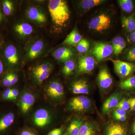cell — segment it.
I'll use <instances>...</instances> for the list:
<instances>
[{
    "label": "cell",
    "instance_id": "8992f818",
    "mask_svg": "<svg viewBox=\"0 0 135 135\" xmlns=\"http://www.w3.org/2000/svg\"><path fill=\"white\" fill-rule=\"evenodd\" d=\"M36 96L34 93L27 90H24L20 94L16 105L19 113L23 115L29 113L36 102Z\"/></svg>",
    "mask_w": 135,
    "mask_h": 135
},
{
    "label": "cell",
    "instance_id": "74e56055",
    "mask_svg": "<svg viewBox=\"0 0 135 135\" xmlns=\"http://www.w3.org/2000/svg\"><path fill=\"white\" fill-rule=\"evenodd\" d=\"M127 112L121 109L116 108L113 112V116H126Z\"/></svg>",
    "mask_w": 135,
    "mask_h": 135
},
{
    "label": "cell",
    "instance_id": "f546056e",
    "mask_svg": "<svg viewBox=\"0 0 135 135\" xmlns=\"http://www.w3.org/2000/svg\"><path fill=\"white\" fill-rule=\"evenodd\" d=\"M119 86L122 89L129 90L135 88V75L128 77L120 83Z\"/></svg>",
    "mask_w": 135,
    "mask_h": 135
},
{
    "label": "cell",
    "instance_id": "e575fe53",
    "mask_svg": "<svg viewBox=\"0 0 135 135\" xmlns=\"http://www.w3.org/2000/svg\"><path fill=\"white\" fill-rule=\"evenodd\" d=\"M116 108L121 109L126 112L130 109V105L128 100L125 98L121 99Z\"/></svg>",
    "mask_w": 135,
    "mask_h": 135
},
{
    "label": "cell",
    "instance_id": "60d3db41",
    "mask_svg": "<svg viewBox=\"0 0 135 135\" xmlns=\"http://www.w3.org/2000/svg\"><path fill=\"white\" fill-rule=\"evenodd\" d=\"M5 16L3 15L0 5V24L5 21Z\"/></svg>",
    "mask_w": 135,
    "mask_h": 135
},
{
    "label": "cell",
    "instance_id": "f35d334b",
    "mask_svg": "<svg viewBox=\"0 0 135 135\" xmlns=\"http://www.w3.org/2000/svg\"><path fill=\"white\" fill-rule=\"evenodd\" d=\"M127 100L130 105V110L133 112H135V97L130 98Z\"/></svg>",
    "mask_w": 135,
    "mask_h": 135
},
{
    "label": "cell",
    "instance_id": "e0dca14e",
    "mask_svg": "<svg viewBox=\"0 0 135 135\" xmlns=\"http://www.w3.org/2000/svg\"><path fill=\"white\" fill-rule=\"evenodd\" d=\"M54 58L59 62H65L71 60L74 56V53L71 49L67 47H61L57 49L53 53Z\"/></svg>",
    "mask_w": 135,
    "mask_h": 135
},
{
    "label": "cell",
    "instance_id": "b9f144b4",
    "mask_svg": "<svg viewBox=\"0 0 135 135\" xmlns=\"http://www.w3.org/2000/svg\"><path fill=\"white\" fill-rule=\"evenodd\" d=\"M129 39L131 42L135 43V31L131 33L129 36Z\"/></svg>",
    "mask_w": 135,
    "mask_h": 135
},
{
    "label": "cell",
    "instance_id": "ab89813d",
    "mask_svg": "<svg viewBox=\"0 0 135 135\" xmlns=\"http://www.w3.org/2000/svg\"><path fill=\"white\" fill-rule=\"evenodd\" d=\"M114 118L116 120L119 121L123 122L126 120V116H113Z\"/></svg>",
    "mask_w": 135,
    "mask_h": 135
},
{
    "label": "cell",
    "instance_id": "d4e9b609",
    "mask_svg": "<svg viewBox=\"0 0 135 135\" xmlns=\"http://www.w3.org/2000/svg\"><path fill=\"white\" fill-rule=\"evenodd\" d=\"M14 31L19 36L25 37L32 33L33 28L31 25L26 23H18L14 27Z\"/></svg>",
    "mask_w": 135,
    "mask_h": 135
},
{
    "label": "cell",
    "instance_id": "ba28073f",
    "mask_svg": "<svg viewBox=\"0 0 135 135\" xmlns=\"http://www.w3.org/2000/svg\"><path fill=\"white\" fill-rule=\"evenodd\" d=\"M53 66L49 62H44L32 68L31 70V76L35 84H42L50 75L53 70Z\"/></svg>",
    "mask_w": 135,
    "mask_h": 135
},
{
    "label": "cell",
    "instance_id": "30bf717a",
    "mask_svg": "<svg viewBox=\"0 0 135 135\" xmlns=\"http://www.w3.org/2000/svg\"><path fill=\"white\" fill-rule=\"evenodd\" d=\"M113 53L112 44L105 42H98L94 44L91 54L97 62L108 58Z\"/></svg>",
    "mask_w": 135,
    "mask_h": 135
},
{
    "label": "cell",
    "instance_id": "44dd1931",
    "mask_svg": "<svg viewBox=\"0 0 135 135\" xmlns=\"http://www.w3.org/2000/svg\"><path fill=\"white\" fill-rule=\"evenodd\" d=\"M44 43L41 40L35 41L30 47L27 55V57L29 60H33L37 58L43 51Z\"/></svg>",
    "mask_w": 135,
    "mask_h": 135
},
{
    "label": "cell",
    "instance_id": "f1b7e54d",
    "mask_svg": "<svg viewBox=\"0 0 135 135\" xmlns=\"http://www.w3.org/2000/svg\"><path fill=\"white\" fill-rule=\"evenodd\" d=\"M117 2L122 10L126 13H131L134 10V5L132 0H119Z\"/></svg>",
    "mask_w": 135,
    "mask_h": 135
},
{
    "label": "cell",
    "instance_id": "5bb4252c",
    "mask_svg": "<svg viewBox=\"0 0 135 135\" xmlns=\"http://www.w3.org/2000/svg\"><path fill=\"white\" fill-rule=\"evenodd\" d=\"M20 95L19 89L15 86L0 89V103H11L16 104Z\"/></svg>",
    "mask_w": 135,
    "mask_h": 135
},
{
    "label": "cell",
    "instance_id": "8fae6325",
    "mask_svg": "<svg viewBox=\"0 0 135 135\" xmlns=\"http://www.w3.org/2000/svg\"><path fill=\"white\" fill-rule=\"evenodd\" d=\"M117 75L121 78H127L135 72V64L119 60L110 59Z\"/></svg>",
    "mask_w": 135,
    "mask_h": 135
},
{
    "label": "cell",
    "instance_id": "4dcf8cb0",
    "mask_svg": "<svg viewBox=\"0 0 135 135\" xmlns=\"http://www.w3.org/2000/svg\"><path fill=\"white\" fill-rule=\"evenodd\" d=\"M75 62L72 59L66 61L62 69L63 74L65 76L71 75L75 69Z\"/></svg>",
    "mask_w": 135,
    "mask_h": 135
},
{
    "label": "cell",
    "instance_id": "5b68a950",
    "mask_svg": "<svg viewBox=\"0 0 135 135\" xmlns=\"http://www.w3.org/2000/svg\"><path fill=\"white\" fill-rule=\"evenodd\" d=\"M44 94L51 103L60 104L65 97L64 89L62 83L57 80L50 81L44 89Z\"/></svg>",
    "mask_w": 135,
    "mask_h": 135
},
{
    "label": "cell",
    "instance_id": "2e32d148",
    "mask_svg": "<svg viewBox=\"0 0 135 135\" xmlns=\"http://www.w3.org/2000/svg\"><path fill=\"white\" fill-rule=\"evenodd\" d=\"M105 135H128L127 128L123 124L111 122L105 128Z\"/></svg>",
    "mask_w": 135,
    "mask_h": 135
},
{
    "label": "cell",
    "instance_id": "1f68e13d",
    "mask_svg": "<svg viewBox=\"0 0 135 135\" xmlns=\"http://www.w3.org/2000/svg\"><path fill=\"white\" fill-rule=\"evenodd\" d=\"M90 48L89 41L86 39H82L77 44L76 49L77 51L81 53L86 52Z\"/></svg>",
    "mask_w": 135,
    "mask_h": 135
},
{
    "label": "cell",
    "instance_id": "8d00e7d4",
    "mask_svg": "<svg viewBox=\"0 0 135 135\" xmlns=\"http://www.w3.org/2000/svg\"><path fill=\"white\" fill-rule=\"evenodd\" d=\"M8 71L7 68L3 59L0 57V81Z\"/></svg>",
    "mask_w": 135,
    "mask_h": 135
},
{
    "label": "cell",
    "instance_id": "d6a6232c",
    "mask_svg": "<svg viewBox=\"0 0 135 135\" xmlns=\"http://www.w3.org/2000/svg\"><path fill=\"white\" fill-rule=\"evenodd\" d=\"M16 135H40L38 133L29 127L20 128L17 132Z\"/></svg>",
    "mask_w": 135,
    "mask_h": 135
},
{
    "label": "cell",
    "instance_id": "ffe728a7",
    "mask_svg": "<svg viewBox=\"0 0 135 135\" xmlns=\"http://www.w3.org/2000/svg\"><path fill=\"white\" fill-rule=\"evenodd\" d=\"M84 119L80 117H76L72 120L62 135H79L81 126Z\"/></svg>",
    "mask_w": 135,
    "mask_h": 135
},
{
    "label": "cell",
    "instance_id": "9c48e42d",
    "mask_svg": "<svg viewBox=\"0 0 135 135\" xmlns=\"http://www.w3.org/2000/svg\"><path fill=\"white\" fill-rule=\"evenodd\" d=\"M92 107L91 100L85 96L74 97L70 99L66 105V110L71 112H86Z\"/></svg>",
    "mask_w": 135,
    "mask_h": 135
},
{
    "label": "cell",
    "instance_id": "836d02e7",
    "mask_svg": "<svg viewBox=\"0 0 135 135\" xmlns=\"http://www.w3.org/2000/svg\"><path fill=\"white\" fill-rule=\"evenodd\" d=\"M125 57L129 62H135V46L128 50L125 54Z\"/></svg>",
    "mask_w": 135,
    "mask_h": 135
},
{
    "label": "cell",
    "instance_id": "7402d4cb",
    "mask_svg": "<svg viewBox=\"0 0 135 135\" xmlns=\"http://www.w3.org/2000/svg\"><path fill=\"white\" fill-rule=\"evenodd\" d=\"M105 1L104 0H82L79 2V8L81 12L85 13L95 7L102 5Z\"/></svg>",
    "mask_w": 135,
    "mask_h": 135
},
{
    "label": "cell",
    "instance_id": "d6986e66",
    "mask_svg": "<svg viewBox=\"0 0 135 135\" xmlns=\"http://www.w3.org/2000/svg\"><path fill=\"white\" fill-rule=\"evenodd\" d=\"M27 16L29 19L38 23H44L46 22V17L44 13L36 7L28 8L27 11Z\"/></svg>",
    "mask_w": 135,
    "mask_h": 135
},
{
    "label": "cell",
    "instance_id": "603a6c76",
    "mask_svg": "<svg viewBox=\"0 0 135 135\" xmlns=\"http://www.w3.org/2000/svg\"><path fill=\"white\" fill-rule=\"evenodd\" d=\"M97 132L95 124L89 121L84 120L81 126L79 135H97Z\"/></svg>",
    "mask_w": 135,
    "mask_h": 135
},
{
    "label": "cell",
    "instance_id": "7c38bea8",
    "mask_svg": "<svg viewBox=\"0 0 135 135\" xmlns=\"http://www.w3.org/2000/svg\"><path fill=\"white\" fill-rule=\"evenodd\" d=\"M96 63V60L93 57L87 56L81 57L77 64V74L90 73L94 70Z\"/></svg>",
    "mask_w": 135,
    "mask_h": 135
},
{
    "label": "cell",
    "instance_id": "484cf974",
    "mask_svg": "<svg viewBox=\"0 0 135 135\" xmlns=\"http://www.w3.org/2000/svg\"><path fill=\"white\" fill-rule=\"evenodd\" d=\"M122 26L127 32L131 33L135 31V16L132 15L128 16H122L121 20Z\"/></svg>",
    "mask_w": 135,
    "mask_h": 135
},
{
    "label": "cell",
    "instance_id": "3957f363",
    "mask_svg": "<svg viewBox=\"0 0 135 135\" xmlns=\"http://www.w3.org/2000/svg\"><path fill=\"white\" fill-rule=\"evenodd\" d=\"M48 8L53 24L59 28L65 27L71 15L67 2L64 0H50Z\"/></svg>",
    "mask_w": 135,
    "mask_h": 135
},
{
    "label": "cell",
    "instance_id": "7a4b0ae2",
    "mask_svg": "<svg viewBox=\"0 0 135 135\" xmlns=\"http://www.w3.org/2000/svg\"><path fill=\"white\" fill-rule=\"evenodd\" d=\"M19 113L16 104L0 103V135H16L20 128Z\"/></svg>",
    "mask_w": 135,
    "mask_h": 135
},
{
    "label": "cell",
    "instance_id": "ee69618b",
    "mask_svg": "<svg viewBox=\"0 0 135 135\" xmlns=\"http://www.w3.org/2000/svg\"><path fill=\"white\" fill-rule=\"evenodd\" d=\"M2 39V35L1 34V32H0V42H1V40Z\"/></svg>",
    "mask_w": 135,
    "mask_h": 135
},
{
    "label": "cell",
    "instance_id": "4fadbf2b",
    "mask_svg": "<svg viewBox=\"0 0 135 135\" xmlns=\"http://www.w3.org/2000/svg\"><path fill=\"white\" fill-rule=\"evenodd\" d=\"M97 82L100 89L105 91L110 88L113 84V79L107 68L104 66L99 70L97 77Z\"/></svg>",
    "mask_w": 135,
    "mask_h": 135
},
{
    "label": "cell",
    "instance_id": "9a60e30c",
    "mask_svg": "<svg viewBox=\"0 0 135 135\" xmlns=\"http://www.w3.org/2000/svg\"><path fill=\"white\" fill-rule=\"evenodd\" d=\"M122 94L119 92L114 93L107 99L102 107V112L104 114L109 113L113 109H116L121 100Z\"/></svg>",
    "mask_w": 135,
    "mask_h": 135
},
{
    "label": "cell",
    "instance_id": "ac0fdd59",
    "mask_svg": "<svg viewBox=\"0 0 135 135\" xmlns=\"http://www.w3.org/2000/svg\"><path fill=\"white\" fill-rule=\"evenodd\" d=\"M71 90L74 94L76 95L88 94L90 91V87L87 81L80 79L73 83Z\"/></svg>",
    "mask_w": 135,
    "mask_h": 135
},
{
    "label": "cell",
    "instance_id": "d590c367",
    "mask_svg": "<svg viewBox=\"0 0 135 135\" xmlns=\"http://www.w3.org/2000/svg\"><path fill=\"white\" fill-rule=\"evenodd\" d=\"M65 130V127L62 126L59 128L53 129L50 131L46 135H62Z\"/></svg>",
    "mask_w": 135,
    "mask_h": 135
},
{
    "label": "cell",
    "instance_id": "52a82bcc",
    "mask_svg": "<svg viewBox=\"0 0 135 135\" xmlns=\"http://www.w3.org/2000/svg\"><path fill=\"white\" fill-rule=\"evenodd\" d=\"M2 56L8 71H14L19 62V55L16 46L12 44L5 46L2 51Z\"/></svg>",
    "mask_w": 135,
    "mask_h": 135
},
{
    "label": "cell",
    "instance_id": "6da1fadb",
    "mask_svg": "<svg viewBox=\"0 0 135 135\" xmlns=\"http://www.w3.org/2000/svg\"><path fill=\"white\" fill-rule=\"evenodd\" d=\"M56 119L53 109L47 106L40 107L34 111L27 127L36 131L40 135H46L55 128Z\"/></svg>",
    "mask_w": 135,
    "mask_h": 135
},
{
    "label": "cell",
    "instance_id": "7bdbcfd3",
    "mask_svg": "<svg viewBox=\"0 0 135 135\" xmlns=\"http://www.w3.org/2000/svg\"><path fill=\"white\" fill-rule=\"evenodd\" d=\"M132 132L133 135H135V120L133 122L132 127Z\"/></svg>",
    "mask_w": 135,
    "mask_h": 135
},
{
    "label": "cell",
    "instance_id": "cb8c5ba5",
    "mask_svg": "<svg viewBox=\"0 0 135 135\" xmlns=\"http://www.w3.org/2000/svg\"><path fill=\"white\" fill-rule=\"evenodd\" d=\"M126 42L123 37L118 36L113 39L112 45L113 49L114 54L118 56L123 52L126 47Z\"/></svg>",
    "mask_w": 135,
    "mask_h": 135
},
{
    "label": "cell",
    "instance_id": "83f0119b",
    "mask_svg": "<svg viewBox=\"0 0 135 135\" xmlns=\"http://www.w3.org/2000/svg\"><path fill=\"white\" fill-rule=\"evenodd\" d=\"M1 8L5 16H9L12 15L14 11V3L10 0H4L1 2Z\"/></svg>",
    "mask_w": 135,
    "mask_h": 135
},
{
    "label": "cell",
    "instance_id": "4316f807",
    "mask_svg": "<svg viewBox=\"0 0 135 135\" xmlns=\"http://www.w3.org/2000/svg\"><path fill=\"white\" fill-rule=\"evenodd\" d=\"M82 39L81 35L76 28H74L68 35L63 44L68 46H74L77 45Z\"/></svg>",
    "mask_w": 135,
    "mask_h": 135
},
{
    "label": "cell",
    "instance_id": "277c9868",
    "mask_svg": "<svg viewBox=\"0 0 135 135\" xmlns=\"http://www.w3.org/2000/svg\"><path fill=\"white\" fill-rule=\"evenodd\" d=\"M113 22L112 17L107 12H100L90 19L88 27L93 31L103 33L111 28Z\"/></svg>",
    "mask_w": 135,
    "mask_h": 135
}]
</instances>
